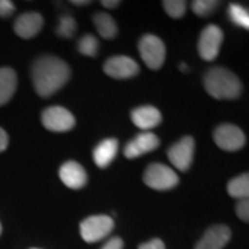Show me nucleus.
<instances>
[{
  "label": "nucleus",
  "instance_id": "obj_31",
  "mask_svg": "<svg viewBox=\"0 0 249 249\" xmlns=\"http://www.w3.org/2000/svg\"><path fill=\"white\" fill-rule=\"evenodd\" d=\"M90 1L88 0H83V1H80V0H73L72 1V4H75V6H83V4H89Z\"/></svg>",
  "mask_w": 249,
  "mask_h": 249
},
{
  "label": "nucleus",
  "instance_id": "obj_3",
  "mask_svg": "<svg viewBox=\"0 0 249 249\" xmlns=\"http://www.w3.org/2000/svg\"><path fill=\"white\" fill-rule=\"evenodd\" d=\"M142 180L152 190L166 191L178 184V176L175 170L163 163H151L144 170Z\"/></svg>",
  "mask_w": 249,
  "mask_h": 249
},
{
  "label": "nucleus",
  "instance_id": "obj_7",
  "mask_svg": "<svg viewBox=\"0 0 249 249\" xmlns=\"http://www.w3.org/2000/svg\"><path fill=\"white\" fill-rule=\"evenodd\" d=\"M213 140L216 145L224 151H238L247 142L244 132L238 126L231 124L217 126L213 132Z\"/></svg>",
  "mask_w": 249,
  "mask_h": 249
},
{
  "label": "nucleus",
  "instance_id": "obj_11",
  "mask_svg": "<svg viewBox=\"0 0 249 249\" xmlns=\"http://www.w3.org/2000/svg\"><path fill=\"white\" fill-rule=\"evenodd\" d=\"M158 145H160V139L157 134L151 132H142L126 144L124 150V157L127 160H134L147 152L154 151L155 148H158Z\"/></svg>",
  "mask_w": 249,
  "mask_h": 249
},
{
  "label": "nucleus",
  "instance_id": "obj_34",
  "mask_svg": "<svg viewBox=\"0 0 249 249\" xmlns=\"http://www.w3.org/2000/svg\"><path fill=\"white\" fill-rule=\"evenodd\" d=\"M32 249H39V248H32Z\"/></svg>",
  "mask_w": 249,
  "mask_h": 249
},
{
  "label": "nucleus",
  "instance_id": "obj_32",
  "mask_svg": "<svg viewBox=\"0 0 249 249\" xmlns=\"http://www.w3.org/2000/svg\"><path fill=\"white\" fill-rule=\"evenodd\" d=\"M180 70H181V72H187L188 71V67H187L184 62H181V64H180Z\"/></svg>",
  "mask_w": 249,
  "mask_h": 249
},
{
  "label": "nucleus",
  "instance_id": "obj_23",
  "mask_svg": "<svg viewBox=\"0 0 249 249\" xmlns=\"http://www.w3.org/2000/svg\"><path fill=\"white\" fill-rule=\"evenodd\" d=\"M162 6L165 13L169 16L170 18H181L186 14L187 3L184 0H165L162 1Z\"/></svg>",
  "mask_w": 249,
  "mask_h": 249
},
{
  "label": "nucleus",
  "instance_id": "obj_17",
  "mask_svg": "<svg viewBox=\"0 0 249 249\" xmlns=\"http://www.w3.org/2000/svg\"><path fill=\"white\" fill-rule=\"evenodd\" d=\"M17 89V73L14 70L0 68V107L7 104Z\"/></svg>",
  "mask_w": 249,
  "mask_h": 249
},
{
  "label": "nucleus",
  "instance_id": "obj_16",
  "mask_svg": "<svg viewBox=\"0 0 249 249\" xmlns=\"http://www.w3.org/2000/svg\"><path fill=\"white\" fill-rule=\"evenodd\" d=\"M119 142L116 139H106L98 144L93 151V160L98 168L106 169L116 157Z\"/></svg>",
  "mask_w": 249,
  "mask_h": 249
},
{
  "label": "nucleus",
  "instance_id": "obj_13",
  "mask_svg": "<svg viewBox=\"0 0 249 249\" xmlns=\"http://www.w3.org/2000/svg\"><path fill=\"white\" fill-rule=\"evenodd\" d=\"M60 178L67 187L79 190L88 183V173L76 160H67L60 168Z\"/></svg>",
  "mask_w": 249,
  "mask_h": 249
},
{
  "label": "nucleus",
  "instance_id": "obj_6",
  "mask_svg": "<svg viewBox=\"0 0 249 249\" xmlns=\"http://www.w3.org/2000/svg\"><path fill=\"white\" fill-rule=\"evenodd\" d=\"M223 31L217 25H208L202 29L198 40V53L205 61H213L223 45Z\"/></svg>",
  "mask_w": 249,
  "mask_h": 249
},
{
  "label": "nucleus",
  "instance_id": "obj_5",
  "mask_svg": "<svg viewBox=\"0 0 249 249\" xmlns=\"http://www.w3.org/2000/svg\"><path fill=\"white\" fill-rule=\"evenodd\" d=\"M114 230V220L107 214L89 216L80 223V235L86 242H97L106 238Z\"/></svg>",
  "mask_w": 249,
  "mask_h": 249
},
{
  "label": "nucleus",
  "instance_id": "obj_4",
  "mask_svg": "<svg viewBox=\"0 0 249 249\" xmlns=\"http://www.w3.org/2000/svg\"><path fill=\"white\" fill-rule=\"evenodd\" d=\"M139 52L144 64L151 70H160L166 58V47L158 36L144 35L139 42Z\"/></svg>",
  "mask_w": 249,
  "mask_h": 249
},
{
  "label": "nucleus",
  "instance_id": "obj_19",
  "mask_svg": "<svg viewBox=\"0 0 249 249\" xmlns=\"http://www.w3.org/2000/svg\"><path fill=\"white\" fill-rule=\"evenodd\" d=\"M227 193L232 198L240 199H247L249 196V175L244 173L237 178H231L227 184Z\"/></svg>",
  "mask_w": 249,
  "mask_h": 249
},
{
  "label": "nucleus",
  "instance_id": "obj_14",
  "mask_svg": "<svg viewBox=\"0 0 249 249\" xmlns=\"http://www.w3.org/2000/svg\"><path fill=\"white\" fill-rule=\"evenodd\" d=\"M43 27V17L39 13H24L16 19L14 31L22 39H31L36 36Z\"/></svg>",
  "mask_w": 249,
  "mask_h": 249
},
{
  "label": "nucleus",
  "instance_id": "obj_9",
  "mask_svg": "<svg viewBox=\"0 0 249 249\" xmlns=\"http://www.w3.org/2000/svg\"><path fill=\"white\" fill-rule=\"evenodd\" d=\"M196 142L191 136H186L178 142H175L168 150V158L170 163L180 172H187L190 169L194 158Z\"/></svg>",
  "mask_w": 249,
  "mask_h": 249
},
{
  "label": "nucleus",
  "instance_id": "obj_26",
  "mask_svg": "<svg viewBox=\"0 0 249 249\" xmlns=\"http://www.w3.org/2000/svg\"><path fill=\"white\" fill-rule=\"evenodd\" d=\"M16 11V6L10 0H0V17L7 18Z\"/></svg>",
  "mask_w": 249,
  "mask_h": 249
},
{
  "label": "nucleus",
  "instance_id": "obj_22",
  "mask_svg": "<svg viewBox=\"0 0 249 249\" xmlns=\"http://www.w3.org/2000/svg\"><path fill=\"white\" fill-rule=\"evenodd\" d=\"M78 50L80 54L88 57H96L98 53V40L96 36L85 35L80 37L78 43Z\"/></svg>",
  "mask_w": 249,
  "mask_h": 249
},
{
  "label": "nucleus",
  "instance_id": "obj_18",
  "mask_svg": "<svg viewBox=\"0 0 249 249\" xmlns=\"http://www.w3.org/2000/svg\"><path fill=\"white\" fill-rule=\"evenodd\" d=\"M94 25L97 28V32L104 39H114L118 34V27L114 18L107 13H97L93 17Z\"/></svg>",
  "mask_w": 249,
  "mask_h": 249
},
{
  "label": "nucleus",
  "instance_id": "obj_25",
  "mask_svg": "<svg viewBox=\"0 0 249 249\" xmlns=\"http://www.w3.org/2000/svg\"><path fill=\"white\" fill-rule=\"evenodd\" d=\"M235 212H237V216L240 217L242 222H245V223L249 222V201H248V198H247V199H240V201H238L237 208H235Z\"/></svg>",
  "mask_w": 249,
  "mask_h": 249
},
{
  "label": "nucleus",
  "instance_id": "obj_27",
  "mask_svg": "<svg viewBox=\"0 0 249 249\" xmlns=\"http://www.w3.org/2000/svg\"><path fill=\"white\" fill-rule=\"evenodd\" d=\"M139 249H166V247H165L163 241L160 238H152V240L142 244Z\"/></svg>",
  "mask_w": 249,
  "mask_h": 249
},
{
  "label": "nucleus",
  "instance_id": "obj_1",
  "mask_svg": "<svg viewBox=\"0 0 249 249\" xmlns=\"http://www.w3.org/2000/svg\"><path fill=\"white\" fill-rule=\"evenodd\" d=\"M32 82L40 97H50L65 86L71 76L68 64L55 55H42L32 65Z\"/></svg>",
  "mask_w": 249,
  "mask_h": 249
},
{
  "label": "nucleus",
  "instance_id": "obj_8",
  "mask_svg": "<svg viewBox=\"0 0 249 249\" xmlns=\"http://www.w3.org/2000/svg\"><path fill=\"white\" fill-rule=\"evenodd\" d=\"M42 124L50 132L62 133V132H68L73 129L76 121H75V116L72 115L67 108L54 106V107L46 108L43 111Z\"/></svg>",
  "mask_w": 249,
  "mask_h": 249
},
{
  "label": "nucleus",
  "instance_id": "obj_2",
  "mask_svg": "<svg viewBox=\"0 0 249 249\" xmlns=\"http://www.w3.org/2000/svg\"><path fill=\"white\" fill-rule=\"evenodd\" d=\"M205 89L216 100H232L240 97L242 83L240 78L222 67H213L205 73Z\"/></svg>",
  "mask_w": 249,
  "mask_h": 249
},
{
  "label": "nucleus",
  "instance_id": "obj_20",
  "mask_svg": "<svg viewBox=\"0 0 249 249\" xmlns=\"http://www.w3.org/2000/svg\"><path fill=\"white\" fill-rule=\"evenodd\" d=\"M229 17L231 19L232 24H235L237 27L245 28V29L249 28V13L244 6L231 3L229 6Z\"/></svg>",
  "mask_w": 249,
  "mask_h": 249
},
{
  "label": "nucleus",
  "instance_id": "obj_30",
  "mask_svg": "<svg viewBox=\"0 0 249 249\" xmlns=\"http://www.w3.org/2000/svg\"><path fill=\"white\" fill-rule=\"evenodd\" d=\"M101 4L107 9H115L116 6H119V1L118 0H103Z\"/></svg>",
  "mask_w": 249,
  "mask_h": 249
},
{
  "label": "nucleus",
  "instance_id": "obj_10",
  "mask_svg": "<svg viewBox=\"0 0 249 249\" xmlns=\"http://www.w3.org/2000/svg\"><path fill=\"white\" fill-rule=\"evenodd\" d=\"M104 72L114 79H127L136 76L140 72V67L130 57L114 55L104 64Z\"/></svg>",
  "mask_w": 249,
  "mask_h": 249
},
{
  "label": "nucleus",
  "instance_id": "obj_28",
  "mask_svg": "<svg viewBox=\"0 0 249 249\" xmlns=\"http://www.w3.org/2000/svg\"><path fill=\"white\" fill-rule=\"evenodd\" d=\"M101 249H124V241L119 237H114V238L107 241Z\"/></svg>",
  "mask_w": 249,
  "mask_h": 249
},
{
  "label": "nucleus",
  "instance_id": "obj_24",
  "mask_svg": "<svg viewBox=\"0 0 249 249\" xmlns=\"http://www.w3.org/2000/svg\"><path fill=\"white\" fill-rule=\"evenodd\" d=\"M219 1L217 0H196L193 1L191 7L198 17H208L217 9Z\"/></svg>",
  "mask_w": 249,
  "mask_h": 249
},
{
  "label": "nucleus",
  "instance_id": "obj_12",
  "mask_svg": "<svg viewBox=\"0 0 249 249\" xmlns=\"http://www.w3.org/2000/svg\"><path fill=\"white\" fill-rule=\"evenodd\" d=\"M231 238V231L224 224H216L208 229L194 249H223Z\"/></svg>",
  "mask_w": 249,
  "mask_h": 249
},
{
  "label": "nucleus",
  "instance_id": "obj_33",
  "mask_svg": "<svg viewBox=\"0 0 249 249\" xmlns=\"http://www.w3.org/2000/svg\"><path fill=\"white\" fill-rule=\"evenodd\" d=\"M0 234H1V224H0Z\"/></svg>",
  "mask_w": 249,
  "mask_h": 249
},
{
  "label": "nucleus",
  "instance_id": "obj_21",
  "mask_svg": "<svg viewBox=\"0 0 249 249\" xmlns=\"http://www.w3.org/2000/svg\"><path fill=\"white\" fill-rule=\"evenodd\" d=\"M76 32V21L71 16H62L58 21L55 34L62 39H70Z\"/></svg>",
  "mask_w": 249,
  "mask_h": 249
},
{
  "label": "nucleus",
  "instance_id": "obj_15",
  "mask_svg": "<svg viewBox=\"0 0 249 249\" xmlns=\"http://www.w3.org/2000/svg\"><path fill=\"white\" fill-rule=\"evenodd\" d=\"M130 118H132V122L142 130H150L152 127L158 126L162 121L160 109H157L152 106H142V107L134 108L130 114Z\"/></svg>",
  "mask_w": 249,
  "mask_h": 249
},
{
  "label": "nucleus",
  "instance_id": "obj_29",
  "mask_svg": "<svg viewBox=\"0 0 249 249\" xmlns=\"http://www.w3.org/2000/svg\"><path fill=\"white\" fill-rule=\"evenodd\" d=\"M9 147V134L3 127H0V152H3Z\"/></svg>",
  "mask_w": 249,
  "mask_h": 249
}]
</instances>
